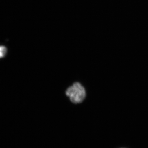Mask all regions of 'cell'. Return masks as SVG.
<instances>
[{
    "label": "cell",
    "mask_w": 148,
    "mask_h": 148,
    "mask_svg": "<svg viewBox=\"0 0 148 148\" xmlns=\"http://www.w3.org/2000/svg\"><path fill=\"white\" fill-rule=\"evenodd\" d=\"M71 100L75 103L80 102L84 98L85 92L84 88L79 84H75L70 88L67 92Z\"/></svg>",
    "instance_id": "6da1fadb"
},
{
    "label": "cell",
    "mask_w": 148,
    "mask_h": 148,
    "mask_svg": "<svg viewBox=\"0 0 148 148\" xmlns=\"http://www.w3.org/2000/svg\"><path fill=\"white\" fill-rule=\"evenodd\" d=\"M7 48L4 46H0V58L4 57L7 53Z\"/></svg>",
    "instance_id": "7a4b0ae2"
},
{
    "label": "cell",
    "mask_w": 148,
    "mask_h": 148,
    "mask_svg": "<svg viewBox=\"0 0 148 148\" xmlns=\"http://www.w3.org/2000/svg\"><path fill=\"white\" fill-rule=\"evenodd\" d=\"M126 148L122 147V148Z\"/></svg>",
    "instance_id": "3957f363"
}]
</instances>
